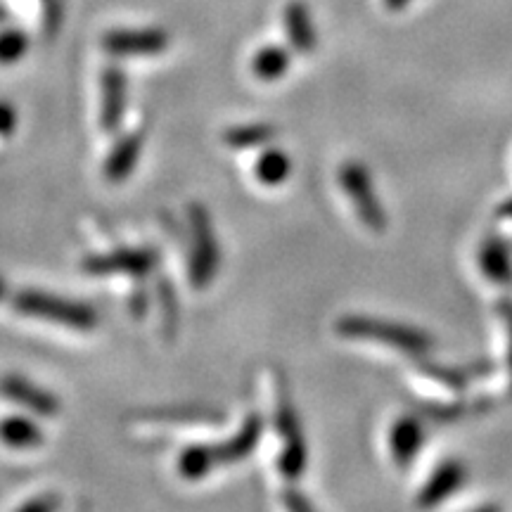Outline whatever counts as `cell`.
<instances>
[{
	"instance_id": "6da1fadb",
	"label": "cell",
	"mask_w": 512,
	"mask_h": 512,
	"mask_svg": "<svg viewBox=\"0 0 512 512\" xmlns=\"http://www.w3.org/2000/svg\"><path fill=\"white\" fill-rule=\"evenodd\" d=\"M337 332L351 339H373L413 358H425L434 349V339L413 325L373 316H344L337 320Z\"/></svg>"
},
{
	"instance_id": "7a4b0ae2",
	"label": "cell",
	"mask_w": 512,
	"mask_h": 512,
	"mask_svg": "<svg viewBox=\"0 0 512 512\" xmlns=\"http://www.w3.org/2000/svg\"><path fill=\"white\" fill-rule=\"evenodd\" d=\"M12 309L22 316L50 320L55 325H64L69 330L91 332L98 328V311L86 302L57 297V294L41 290H19L10 297Z\"/></svg>"
},
{
	"instance_id": "3957f363",
	"label": "cell",
	"mask_w": 512,
	"mask_h": 512,
	"mask_svg": "<svg viewBox=\"0 0 512 512\" xmlns=\"http://www.w3.org/2000/svg\"><path fill=\"white\" fill-rule=\"evenodd\" d=\"M190 223V256H188V278L195 290H207L214 283L221 268V249L216 240L211 214L202 204L188 207Z\"/></svg>"
},
{
	"instance_id": "277c9868",
	"label": "cell",
	"mask_w": 512,
	"mask_h": 512,
	"mask_svg": "<svg viewBox=\"0 0 512 512\" xmlns=\"http://www.w3.org/2000/svg\"><path fill=\"white\" fill-rule=\"evenodd\" d=\"M275 430L280 437V456L278 470L285 479H299L309 465V446L302 430V422L294 411L290 394H287L285 384H278V406H275Z\"/></svg>"
},
{
	"instance_id": "5b68a950",
	"label": "cell",
	"mask_w": 512,
	"mask_h": 512,
	"mask_svg": "<svg viewBox=\"0 0 512 512\" xmlns=\"http://www.w3.org/2000/svg\"><path fill=\"white\" fill-rule=\"evenodd\" d=\"M339 185H342L349 202L354 204L358 219L366 223L373 233H382L387 228V211L377 197L368 166L361 162H344L339 166Z\"/></svg>"
},
{
	"instance_id": "8992f818",
	"label": "cell",
	"mask_w": 512,
	"mask_h": 512,
	"mask_svg": "<svg viewBox=\"0 0 512 512\" xmlns=\"http://www.w3.org/2000/svg\"><path fill=\"white\" fill-rule=\"evenodd\" d=\"M157 252L150 247H121L107 254H93L83 259V271L91 275H131L145 278L155 271Z\"/></svg>"
},
{
	"instance_id": "52a82bcc",
	"label": "cell",
	"mask_w": 512,
	"mask_h": 512,
	"mask_svg": "<svg viewBox=\"0 0 512 512\" xmlns=\"http://www.w3.org/2000/svg\"><path fill=\"white\" fill-rule=\"evenodd\" d=\"M102 48L114 57H152L169 48V34L159 27L112 29L102 36Z\"/></svg>"
},
{
	"instance_id": "ba28073f",
	"label": "cell",
	"mask_w": 512,
	"mask_h": 512,
	"mask_svg": "<svg viewBox=\"0 0 512 512\" xmlns=\"http://www.w3.org/2000/svg\"><path fill=\"white\" fill-rule=\"evenodd\" d=\"M0 394L31 413L43 415V418H53V415L60 413V399L53 392H48V389L27 380L24 375H5L0 380Z\"/></svg>"
},
{
	"instance_id": "9c48e42d",
	"label": "cell",
	"mask_w": 512,
	"mask_h": 512,
	"mask_svg": "<svg viewBox=\"0 0 512 512\" xmlns=\"http://www.w3.org/2000/svg\"><path fill=\"white\" fill-rule=\"evenodd\" d=\"M100 126L105 131H119L126 112V76L117 64L102 69L100 76Z\"/></svg>"
},
{
	"instance_id": "30bf717a",
	"label": "cell",
	"mask_w": 512,
	"mask_h": 512,
	"mask_svg": "<svg viewBox=\"0 0 512 512\" xmlns=\"http://www.w3.org/2000/svg\"><path fill=\"white\" fill-rule=\"evenodd\" d=\"M465 482L467 467L463 460H444L420 489L418 505L420 508H437L453 494H458Z\"/></svg>"
},
{
	"instance_id": "8fae6325",
	"label": "cell",
	"mask_w": 512,
	"mask_h": 512,
	"mask_svg": "<svg viewBox=\"0 0 512 512\" xmlns=\"http://www.w3.org/2000/svg\"><path fill=\"white\" fill-rule=\"evenodd\" d=\"M425 446V425L415 415H403L389 430V451H392L394 463L399 467H408L418 458Z\"/></svg>"
},
{
	"instance_id": "7c38bea8",
	"label": "cell",
	"mask_w": 512,
	"mask_h": 512,
	"mask_svg": "<svg viewBox=\"0 0 512 512\" xmlns=\"http://www.w3.org/2000/svg\"><path fill=\"white\" fill-rule=\"evenodd\" d=\"M143 145H145L143 131H131L126 133V136H121L105 159L107 181L110 183L126 181V178L133 174V169L138 166V159L143 155Z\"/></svg>"
},
{
	"instance_id": "4fadbf2b",
	"label": "cell",
	"mask_w": 512,
	"mask_h": 512,
	"mask_svg": "<svg viewBox=\"0 0 512 512\" xmlns=\"http://www.w3.org/2000/svg\"><path fill=\"white\" fill-rule=\"evenodd\" d=\"M283 24H285L287 41H290L292 50L306 55L316 48L318 34H316V24H313L309 5L302 3V0H292V3H287L283 10Z\"/></svg>"
},
{
	"instance_id": "5bb4252c",
	"label": "cell",
	"mask_w": 512,
	"mask_h": 512,
	"mask_svg": "<svg viewBox=\"0 0 512 512\" xmlns=\"http://www.w3.org/2000/svg\"><path fill=\"white\" fill-rule=\"evenodd\" d=\"M479 268L491 283L510 287L512 285V249L498 235H489L479 247Z\"/></svg>"
},
{
	"instance_id": "9a60e30c",
	"label": "cell",
	"mask_w": 512,
	"mask_h": 512,
	"mask_svg": "<svg viewBox=\"0 0 512 512\" xmlns=\"http://www.w3.org/2000/svg\"><path fill=\"white\" fill-rule=\"evenodd\" d=\"M261 418L256 413L247 415L245 422L240 425V430L233 434L228 441L223 444H216V456H219V465H235L240 460H245L252 456V451L259 444L261 439Z\"/></svg>"
},
{
	"instance_id": "2e32d148",
	"label": "cell",
	"mask_w": 512,
	"mask_h": 512,
	"mask_svg": "<svg viewBox=\"0 0 512 512\" xmlns=\"http://www.w3.org/2000/svg\"><path fill=\"white\" fill-rule=\"evenodd\" d=\"M219 467V456H216V446L209 444H192L183 448L178 456V472L188 482H200V479L209 477L211 472Z\"/></svg>"
},
{
	"instance_id": "e0dca14e",
	"label": "cell",
	"mask_w": 512,
	"mask_h": 512,
	"mask_svg": "<svg viewBox=\"0 0 512 512\" xmlns=\"http://www.w3.org/2000/svg\"><path fill=\"white\" fill-rule=\"evenodd\" d=\"M0 441L10 448L27 451V448L41 446L43 430L38 427V422L24 418V415H8L5 420H0Z\"/></svg>"
},
{
	"instance_id": "ac0fdd59",
	"label": "cell",
	"mask_w": 512,
	"mask_h": 512,
	"mask_svg": "<svg viewBox=\"0 0 512 512\" xmlns=\"http://www.w3.org/2000/svg\"><path fill=\"white\" fill-rule=\"evenodd\" d=\"M254 176L261 185L275 188V185H283L287 178L292 176V159L287 152L278 150V147H266L254 162Z\"/></svg>"
},
{
	"instance_id": "d6986e66",
	"label": "cell",
	"mask_w": 512,
	"mask_h": 512,
	"mask_svg": "<svg viewBox=\"0 0 512 512\" xmlns=\"http://www.w3.org/2000/svg\"><path fill=\"white\" fill-rule=\"evenodd\" d=\"M292 57L290 50H285L283 46H264L254 53L252 60V72L259 81L273 83L280 81L290 69Z\"/></svg>"
},
{
	"instance_id": "ffe728a7",
	"label": "cell",
	"mask_w": 512,
	"mask_h": 512,
	"mask_svg": "<svg viewBox=\"0 0 512 512\" xmlns=\"http://www.w3.org/2000/svg\"><path fill=\"white\" fill-rule=\"evenodd\" d=\"M275 138V126L261 124V121H254V124H240L228 128L223 133V143L235 147V150H252V147H264Z\"/></svg>"
},
{
	"instance_id": "44dd1931",
	"label": "cell",
	"mask_w": 512,
	"mask_h": 512,
	"mask_svg": "<svg viewBox=\"0 0 512 512\" xmlns=\"http://www.w3.org/2000/svg\"><path fill=\"white\" fill-rule=\"evenodd\" d=\"M29 50V36L24 34L22 29H3L0 31V64L3 67H10V64H17L27 55Z\"/></svg>"
},
{
	"instance_id": "7402d4cb",
	"label": "cell",
	"mask_w": 512,
	"mask_h": 512,
	"mask_svg": "<svg viewBox=\"0 0 512 512\" xmlns=\"http://www.w3.org/2000/svg\"><path fill=\"white\" fill-rule=\"evenodd\" d=\"M150 420L174 422V425H209L214 418L209 408H162V411H152Z\"/></svg>"
},
{
	"instance_id": "603a6c76",
	"label": "cell",
	"mask_w": 512,
	"mask_h": 512,
	"mask_svg": "<svg viewBox=\"0 0 512 512\" xmlns=\"http://www.w3.org/2000/svg\"><path fill=\"white\" fill-rule=\"evenodd\" d=\"M159 302H162L164 328L169 335H174L178 325V299H176L174 283H169V280H159Z\"/></svg>"
},
{
	"instance_id": "cb8c5ba5",
	"label": "cell",
	"mask_w": 512,
	"mask_h": 512,
	"mask_svg": "<svg viewBox=\"0 0 512 512\" xmlns=\"http://www.w3.org/2000/svg\"><path fill=\"white\" fill-rule=\"evenodd\" d=\"M422 370H425V373L430 375L434 382L446 384V387H451V389H465L467 380H470V373H465V370L444 368V366H437V363H425Z\"/></svg>"
},
{
	"instance_id": "d4e9b609",
	"label": "cell",
	"mask_w": 512,
	"mask_h": 512,
	"mask_svg": "<svg viewBox=\"0 0 512 512\" xmlns=\"http://www.w3.org/2000/svg\"><path fill=\"white\" fill-rule=\"evenodd\" d=\"M17 128V110L10 100H0V138H10Z\"/></svg>"
},
{
	"instance_id": "484cf974",
	"label": "cell",
	"mask_w": 512,
	"mask_h": 512,
	"mask_svg": "<svg viewBox=\"0 0 512 512\" xmlns=\"http://www.w3.org/2000/svg\"><path fill=\"white\" fill-rule=\"evenodd\" d=\"M57 508H60V496L43 494V496L31 498V501L24 503L17 512H57Z\"/></svg>"
},
{
	"instance_id": "4316f807",
	"label": "cell",
	"mask_w": 512,
	"mask_h": 512,
	"mask_svg": "<svg viewBox=\"0 0 512 512\" xmlns=\"http://www.w3.org/2000/svg\"><path fill=\"white\" fill-rule=\"evenodd\" d=\"M283 505L287 512H318L313 508V503L306 498L302 491L297 489H287L283 491Z\"/></svg>"
},
{
	"instance_id": "83f0119b",
	"label": "cell",
	"mask_w": 512,
	"mask_h": 512,
	"mask_svg": "<svg viewBox=\"0 0 512 512\" xmlns=\"http://www.w3.org/2000/svg\"><path fill=\"white\" fill-rule=\"evenodd\" d=\"M498 313H501L503 320H505V328H508V335H510V377H512V299H501V304H498ZM512 384V380H510Z\"/></svg>"
},
{
	"instance_id": "f1b7e54d",
	"label": "cell",
	"mask_w": 512,
	"mask_h": 512,
	"mask_svg": "<svg viewBox=\"0 0 512 512\" xmlns=\"http://www.w3.org/2000/svg\"><path fill=\"white\" fill-rule=\"evenodd\" d=\"M498 216H501V219L512 221V197L501 204V209H498Z\"/></svg>"
},
{
	"instance_id": "f546056e",
	"label": "cell",
	"mask_w": 512,
	"mask_h": 512,
	"mask_svg": "<svg viewBox=\"0 0 512 512\" xmlns=\"http://www.w3.org/2000/svg\"><path fill=\"white\" fill-rule=\"evenodd\" d=\"M413 3V0H384V5H387V8L389 10H403V8H406V5H411Z\"/></svg>"
},
{
	"instance_id": "4dcf8cb0",
	"label": "cell",
	"mask_w": 512,
	"mask_h": 512,
	"mask_svg": "<svg viewBox=\"0 0 512 512\" xmlns=\"http://www.w3.org/2000/svg\"><path fill=\"white\" fill-rule=\"evenodd\" d=\"M472 512H503V510L498 508V505H482V508H477V510H472Z\"/></svg>"
},
{
	"instance_id": "1f68e13d",
	"label": "cell",
	"mask_w": 512,
	"mask_h": 512,
	"mask_svg": "<svg viewBox=\"0 0 512 512\" xmlns=\"http://www.w3.org/2000/svg\"><path fill=\"white\" fill-rule=\"evenodd\" d=\"M8 294H10V292H8V283H5V280L0 278V302H3V299L8 297Z\"/></svg>"
},
{
	"instance_id": "d6a6232c",
	"label": "cell",
	"mask_w": 512,
	"mask_h": 512,
	"mask_svg": "<svg viewBox=\"0 0 512 512\" xmlns=\"http://www.w3.org/2000/svg\"><path fill=\"white\" fill-rule=\"evenodd\" d=\"M3 17H5V12H3V10H0V22H3Z\"/></svg>"
}]
</instances>
